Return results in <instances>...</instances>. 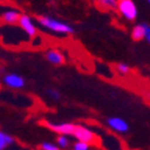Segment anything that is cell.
I'll use <instances>...</instances> for the list:
<instances>
[{
  "label": "cell",
  "mask_w": 150,
  "mask_h": 150,
  "mask_svg": "<svg viewBox=\"0 0 150 150\" xmlns=\"http://www.w3.org/2000/svg\"><path fill=\"white\" fill-rule=\"evenodd\" d=\"M71 138L72 137L66 136V134H58L55 139V144L59 146L60 150H67L71 148V144H72Z\"/></svg>",
  "instance_id": "7c38bea8"
},
{
  "label": "cell",
  "mask_w": 150,
  "mask_h": 150,
  "mask_svg": "<svg viewBox=\"0 0 150 150\" xmlns=\"http://www.w3.org/2000/svg\"><path fill=\"white\" fill-rule=\"evenodd\" d=\"M47 94H48V96L51 97L52 100H54V101H58V100H60V97H61L60 91H59L58 89H54V88L48 89V90H47Z\"/></svg>",
  "instance_id": "2e32d148"
},
{
  "label": "cell",
  "mask_w": 150,
  "mask_h": 150,
  "mask_svg": "<svg viewBox=\"0 0 150 150\" xmlns=\"http://www.w3.org/2000/svg\"><path fill=\"white\" fill-rule=\"evenodd\" d=\"M40 150H60V149L55 143L46 141V142H42L40 144Z\"/></svg>",
  "instance_id": "9a60e30c"
},
{
  "label": "cell",
  "mask_w": 150,
  "mask_h": 150,
  "mask_svg": "<svg viewBox=\"0 0 150 150\" xmlns=\"http://www.w3.org/2000/svg\"><path fill=\"white\" fill-rule=\"evenodd\" d=\"M15 143L13 137L8 134L7 132L0 130V150H6Z\"/></svg>",
  "instance_id": "8fae6325"
},
{
  "label": "cell",
  "mask_w": 150,
  "mask_h": 150,
  "mask_svg": "<svg viewBox=\"0 0 150 150\" xmlns=\"http://www.w3.org/2000/svg\"><path fill=\"white\" fill-rule=\"evenodd\" d=\"M131 36L134 41L145 40L146 42H150V27L146 23H138L133 27L131 31Z\"/></svg>",
  "instance_id": "52a82bcc"
},
{
  "label": "cell",
  "mask_w": 150,
  "mask_h": 150,
  "mask_svg": "<svg viewBox=\"0 0 150 150\" xmlns=\"http://www.w3.org/2000/svg\"><path fill=\"white\" fill-rule=\"evenodd\" d=\"M117 70L120 74H127L130 72V66L127 64H125V62H119L117 65Z\"/></svg>",
  "instance_id": "e0dca14e"
},
{
  "label": "cell",
  "mask_w": 150,
  "mask_h": 150,
  "mask_svg": "<svg viewBox=\"0 0 150 150\" xmlns=\"http://www.w3.org/2000/svg\"><path fill=\"white\" fill-rule=\"evenodd\" d=\"M95 1L105 8H115L117 7V0H95Z\"/></svg>",
  "instance_id": "5bb4252c"
},
{
  "label": "cell",
  "mask_w": 150,
  "mask_h": 150,
  "mask_svg": "<svg viewBox=\"0 0 150 150\" xmlns=\"http://www.w3.org/2000/svg\"><path fill=\"white\" fill-rule=\"evenodd\" d=\"M19 16H21L19 11L10 8L7 11H5L4 13L1 15V19L7 24H16L18 22V19H19Z\"/></svg>",
  "instance_id": "30bf717a"
},
{
  "label": "cell",
  "mask_w": 150,
  "mask_h": 150,
  "mask_svg": "<svg viewBox=\"0 0 150 150\" xmlns=\"http://www.w3.org/2000/svg\"><path fill=\"white\" fill-rule=\"evenodd\" d=\"M72 138H74V141H81L89 144H94L97 139V137H96V133L90 127L76 124V127H74V131L72 133Z\"/></svg>",
  "instance_id": "7a4b0ae2"
},
{
  "label": "cell",
  "mask_w": 150,
  "mask_h": 150,
  "mask_svg": "<svg viewBox=\"0 0 150 150\" xmlns=\"http://www.w3.org/2000/svg\"><path fill=\"white\" fill-rule=\"evenodd\" d=\"M107 126L117 133H120V134H125L127 133L129 130H130V125L129 122L122 119V118H119V117H110L107 119Z\"/></svg>",
  "instance_id": "5b68a950"
},
{
  "label": "cell",
  "mask_w": 150,
  "mask_h": 150,
  "mask_svg": "<svg viewBox=\"0 0 150 150\" xmlns=\"http://www.w3.org/2000/svg\"><path fill=\"white\" fill-rule=\"evenodd\" d=\"M45 126L48 127L51 131L58 134H66L72 137V133L76 127V124L69 122V121H61V122H55V121H46Z\"/></svg>",
  "instance_id": "277c9868"
},
{
  "label": "cell",
  "mask_w": 150,
  "mask_h": 150,
  "mask_svg": "<svg viewBox=\"0 0 150 150\" xmlns=\"http://www.w3.org/2000/svg\"><path fill=\"white\" fill-rule=\"evenodd\" d=\"M19 24L21 29L29 37H34L37 34V27L34 22V19L29 16V15H21L19 19L17 22Z\"/></svg>",
  "instance_id": "8992f818"
},
{
  "label": "cell",
  "mask_w": 150,
  "mask_h": 150,
  "mask_svg": "<svg viewBox=\"0 0 150 150\" xmlns=\"http://www.w3.org/2000/svg\"><path fill=\"white\" fill-rule=\"evenodd\" d=\"M46 59L53 65H61L65 61V57L58 49H48L46 52Z\"/></svg>",
  "instance_id": "9c48e42d"
},
{
  "label": "cell",
  "mask_w": 150,
  "mask_h": 150,
  "mask_svg": "<svg viewBox=\"0 0 150 150\" xmlns=\"http://www.w3.org/2000/svg\"><path fill=\"white\" fill-rule=\"evenodd\" d=\"M3 82L11 89H22L25 85V79L18 73H6L3 77Z\"/></svg>",
  "instance_id": "ba28073f"
},
{
  "label": "cell",
  "mask_w": 150,
  "mask_h": 150,
  "mask_svg": "<svg viewBox=\"0 0 150 150\" xmlns=\"http://www.w3.org/2000/svg\"><path fill=\"white\" fill-rule=\"evenodd\" d=\"M90 149H91V144L81 141H74L71 144V150H90Z\"/></svg>",
  "instance_id": "4fadbf2b"
},
{
  "label": "cell",
  "mask_w": 150,
  "mask_h": 150,
  "mask_svg": "<svg viewBox=\"0 0 150 150\" xmlns=\"http://www.w3.org/2000/svg\"><path fill=\"white\" fill-rule=\"evenodd\" d=\"M39 21V24L41 27H43L45 29L55 33V34H61V35H70L74 33V29L72 25L65 23V22H61L57 18H53L51 16H40L37 18Z\"/></svg>",
  "instance_id": "6da1fadb"
},
{
  "label": "cell",
  "mask_w": 150,
  "mask_h": 150,
  "mask_svg": "<svg viewBox=\"0 0 150 150\" xmlns=\"http://www.w3.org/2000/svg\"><path fill=\"white\" fill-rule=\"evenodd\" d=\"M146 1H148V3H150V0H146Z\"/></svg>",
  "instance_id": "ac0fdd59"
},
{
  "label": "cell",
  "mask_w": 150,
  "mask_h": 150,
  "mask_svg": "<svg viewBox=\"0 0 150 150\" xmlns=\"http://www.w3.org/2000/svg\"><path fill=\"white\" fill-rule=\"evenodd\" d=\"M117 8L126 21H134L138 16V10L133 0H119Z\"/></svg>",
  "instance_id": "3957f363"
}]
</instances>
